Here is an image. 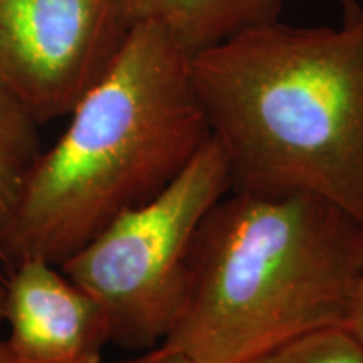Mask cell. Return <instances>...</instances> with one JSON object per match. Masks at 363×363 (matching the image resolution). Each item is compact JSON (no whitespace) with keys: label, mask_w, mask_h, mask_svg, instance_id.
Instances as JSON below:
<instances>
[{"label":"cell","mask_w":363,"mask_h":363,"mask_svg":"<svg viewBox=\"0 0 363 363\" xmlns=\"http://www.w3.org/2000/svg\"><path fill=\"white\" fill-rule=\"evenodd\" d=\"M192 56L163 26L136 22L30 169L0 238L4 271L27 259L59 266L180 175L211 140Z\"/></svg>","instance_id":"6da1fadb"},{"label":"cell","mask_w":363,"mask_h":363,"mask_svg":"<svg viewBox=\"0 0 363 363\" xmlns=\"http://www.w3.org/2000/svg\"><path fill=\"white\" fill-rule=\"evenodd\" d=\"M192 76L230 192L299 190L363 222V7L251 27L195 52Z\"/></svg>","instance_id":"7a4b0ae2"},{"label":"cell","mask_w":363,"mask_h":363,"mask_svg":"<svg viewBox=\"0 0 363 363\" xmlns=\"http://www.w3.org/2000/svg\"><path fill=\"white\" fill-rule=\"evenodd\" d=\"M362 272L363 222L343 208L299 190L227 192L199 225L174 326L152 350L246 363L347 323Z\"/></svg>","instance_id":"3957f363"},{"label":"cell","mask_w":363,"mask_h":363,"mask_svg":"<svg viewBox=\"0 0 363 363\" xmlns=\"http://www.w3.org/2000/svg\"><path fill=\"white\" fill-rule=\"evenodd\" d=\"M227 192L225 157L211 138L160 194L123 212L59 264L101 303L110 343L148 352L165 340L184 296L199 225Z\"/></svg>","instance_id":"277c9868"},{"label":"cell","mask_w":363,"mask_h":363,"mask_svg":"<svg viewBox=\"0 0 363 363\" xmlns=\"http://www.w3.org/2000/svg\"><path fill=\"white\" fill-rule=\"evenodd\" d=\"M135 24L126 0H0V91L38 125L67 116Z\"/></svg>","instance_id":"5b68a950"},{"label":"cell","mask_w":363,"mask_h":363,"mask_svg":"<svg viewBox=\"0 0 363 363\" xmlns=\"http://www.w3.org/2000/svg\"><path fill=\"white\" fill-rule=\"evenodd\" d=\"M6 274L7 343L22 363H101L111 333L96 298L43 259Z\"/></svg>","instance_id":"8992f818"},{"label":"cell","mask_w":363,"mask_h":363,"mask_svg":"<svg viewBox=\"0 0 363 363\" xmlns=\"http://www.w3.org/2000/svg\"><path fill=\"white\" fill-rule=\"evenodd\" d=\"M286 4L288 0H126L135 22H157L192 54L251 27L279 21Z\"/></svg>","instance_id":"52a82bcc"},{"label":"cell","mask_w":363,"mask_h":363,"mask_svg":"<svg viewBox=\"0 0 363 363\" xmlns=\"http://www.w3.org/2000/svg\"><path fill=\"white\" fill-rule=\"evenodd\" d=\"M40 152L38 123L0 91V238Z\"/></svg>","instance_id":"ba28073f"},{"label":"cell","mask_w":363,"mask_h":363,"mask_svg":"<svg viewBox=\"0 0 363 363\" xmlns=\"http://www.w3.org/2000/svg\"><path fill=\"white\" fill-rule=\"evenodd\" d=\"M246 363H363V347L345 325L311 331Z\"/></svg>","instance_id":"9c48e42d"},{"label":"cell","mask_w":363,"mask_h":363,"mask_svg":"<svg viewBox=\"0 0 363 363\" xmlns=\"http://www.w3.org/2000/svg\"><path fill=\"white\" fill-rule=\"evenodd\" d=\"M345 326L352 331L353 337H355L358 340V343L363 347V272L357 281Z\"/></svg>","instance_id":"30bf717a"},{"label":"cell","mask_w":363,"mask_h":363,"mask_svg":"<svg viewBox=\"0 0 363 363\" xmlns=\"http://www.w3.org/2000/svg\"><path fill=\"white\" fill-rule=\"evenodd\" d=\"M120 363H199V362L187 355H182V353H157L153 350H148L142 353L140 357L130 358V360H125Z\"/></svg>","instance_id":"8fae6325"},{"label":"cell","mask_w":363,"mask_h":363,"mask_svg":"<svg viewBox=\"0 0 363 363\" xmlns=\"http://www.w3.org/2000/svg\"><path fill=\"white\" fill-rule=\"evenodd\" d=\"M335 2H337L338 7L342 9V17H350L362 9L358 0H335Z\"/></svg>","instance_id":"7c38bea8"},{"label":"cell","mask_w":363,"mask_h":363,"mask_svg":"<svg viewBox=\"0 0 363 363\" xmlns=\"http://www.w3.org/2000/svg\"><path fill=\"white\" fill-rule=\"evenodd\" d=\"M0 363H22L9 347L7 340H0Z\"/></svg>","instance_id":"4fadbf2b"},{"label":"cell","mask_w":363,"mask_h":363,"mask_svg":"<svg viewBox=\"0 0 363 363\" xmlns=\"http://www.w3.org/2000/svg\"><path fill=\"white\" fill-rule=\"evenodd\" d=\"M6 281L7 274L0 271V325L4 323V298H6Z\"/></svg>","instance_id":"5bb4252c"}]
</instances>
